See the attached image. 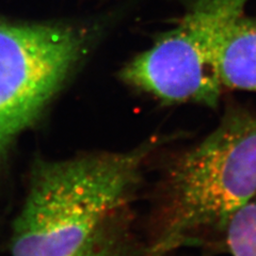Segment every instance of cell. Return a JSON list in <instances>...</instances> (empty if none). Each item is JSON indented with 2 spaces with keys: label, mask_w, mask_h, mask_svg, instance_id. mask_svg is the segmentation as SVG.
Here are the masks:
<instances>
[{
  "label": "cell",
  "mask_w": 256,
  "mask_h": 256,
  "mask_svg": "<svg viewBox=\"0 0 256 256\" xmlns=\"http://www.w3.org/2000/svg\"><path fill=\"white\" fill-rule=\"evenodd\" d=\"M159 142L126 152L41 160L13 226V256H70L106 226L132 196Z\"/></svg>",
  "instance_id": "6da1fadb"
},
{
  "label": "cell",
  "mask_w": 256,
  "mask_h": 256,
  "mask_svg": "<svg viewBox=\"0 0 256 256\" xmlns=\"http://www.w3.org/2000/svg\"><path fill=\"white\" fill-rule=\"evenodd\" d=\"M256 194V112L228 108L219 125L174 160L164 185L162 228L150 256L216 232Z\"/></svg>",
  "instance_id": "7a4b0ae2"
},
{
  "label": "cell",
  "mask_w": 256,
  "mask_h": 256,
  "mask_svg": "<svg viewBox=\"0 0 256 256\" xmlns=\"http://www.w3.org/2000/svg\"><path fill=\"white\" fill-rule=\"evenodd\" d=\"M249 0H194L178 26L123 68L128 84L166 104L196 102L216 108L222 84L218 52L224 34Z\"/></svg>",
  "instance_id": "3957f363"
},
{
  "label": "cell",
  "mask_w": 256,
  "mask_h": 256,
  "mask_svg": "<svg viewBox=\"0 0 256 256\" xmlns=\"http://www.w3.org/2000/svg\"><path fill=\"white\" fill-rule=\"evenodd\" d=\"M82 52L72 28L0 22V164L41 118Z\"/></svg>",
  "instance_id": "277c9868"
},
{
  "label": "cell",
  "mask_w": 256,
  "mask_h": 256,
  "mask_svg": "<svg viewBox=\"0 0 256 256\" xmlns=\"http://www.w3.org/2000/svg\"><path fill=\"white\" fill-rule=\"evenodd\" d=\"M217 64L223 86L256 92V20L242 15L228 29Z\"/></svg>",
  "instance_id": "5b68a950"
},
{
  "label": "cell",
  "mask_w": 256,
  "mask_h": 256,
  "mask_svg": "<svg viewBox=\"0 0 256 256\" xmlns=\"http://www.w3.org/2000/svg\"><path fill=\"white\" fill-rule=\"evenodd\" d=\"M224 234L232 256H256V194L233 216Z\"/></svg>",
  "instance_id": "8992f818"
},
{
  "label": "cell",
  "mask_w": 256,
  "mask_h": 256,
  "mask_svg": "<svg viewBox=\"0 0 256 256\" xmlns=\"http://www.w3.org/2000/svg\"><path fill=\"white\" fill-rule=\"evenodd\" d=\"M70 256H134L126 240L107 230V226Z\"/></svg>",
  "instance_id": "52a82bcc"
}]
</instances>
